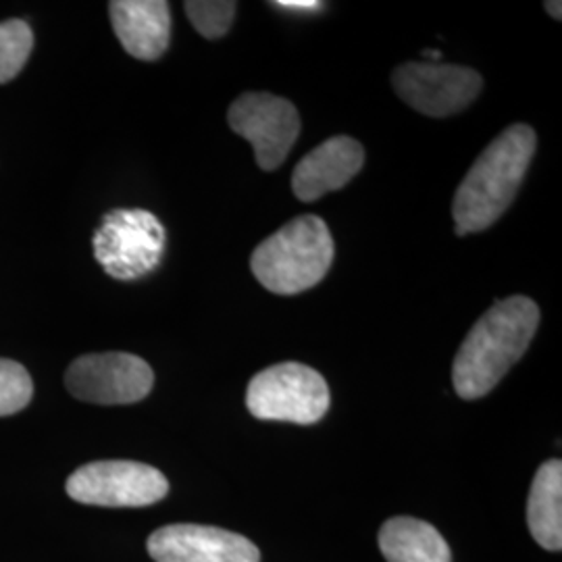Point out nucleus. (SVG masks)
<instances>
[{
    "instance_id": "1",
    "label": "nucleus",
    "mask_w": 562,
    "mask_h": 562,
    "mask_svg": "<svg viewBox=\"0 0 562 562\" xmlns=\"http://www.w3.org/2000/svg\"><path fill=\"white\" fill-rule=\"evenodd\" d=\"M540 325V308L527 296L496 302L462 341L454 364V392L464 401L490 394L521 361Z\"/></svg>"
},
{
    "instance_id": "2",
    "label": "nucleus",
    "mask_w": 562,
    "mask_h": 562,
    "mask_svg": "<svg viewBox=\"0 0 562 562\" xmlns=\"http://www.w3.org/2000/svg\"><path fill=\"white\" fill-rule=\"evenodd\" d=\"M536 146V132L525 123H515L483 150L452 202L459 236L483 232L503 217L521 188Z\"/></svg>"
},
{
    "instance_id": "3",
    "label": "nucleus",
    "mask_w": 562,
    "mask_h": 562,
    "mask_svg": "<svg viewBox=\"0 0 562 562\" xmlns=\"http://www.w3.org/2000/svg\"><path fill=\"white\" fill-rule=\"evenodd\" d=\"M334 252V238L322 217L302 215L255 248L250 269L269 292L294 296L323 281Z\"/></svg>"
},
{
    "instance_id": "4",
    "label": "nucleus",
    "mask_w": 562,
    "mask_h": 562,
    "mask_svg": "<svg viewBox=\"0 0 562 562\" xmlns=\"http://www.w3.org/2000/svg\"><path fill=\"white\" fill-rule=\"evenodd\" d=\"M329 387L322 373L302 362H280L257 373L246 390L255 419L313 425L329 408Z\"/></svg>"
},
{
    "instance_id": "5",
    "label": "nucleus",
    "mask_w": 562,
    "mask_h": 562,
    "mask_svg": "<svg viewBox=\"0 0 562 562\" xmlns=\"http://www.w3.org/2000/svg\"><path fill=\"white\" fill-rule=\"evenodd\" d=\"M165 227L142 209H117L104 215L94 234V257L113 280H140L153 273L165 252Z\"/></svg>"
},
{
    "instance_id": "6",
    "label": "nucleus",
    "mask_w": 562,
    "mask_h": 562,
    "mask_svg": "<svg viewBox=\"0 0 562 562\" xmlns=\"http://www.w3.org/2000/svg\"><path fill=\"white\" fill-rule=\"evenodd\" d=\"M76 503L104 508H142L162 501L169 482L159 469L136 461L88 462L65 483Z\"/></svg>"
},
{
    "instance_id": "7",
    "label": "nucleus",
    "mask_w": 562,
    "mask_h": 562,
    "mask_svg": "<svg viewBox=\"0 0 562 562\" xmlns=\"http://www.w3.org/2000/svg\"><path fill=\"white\" fill-rule=\"evenodd\" d=\"M229 127L250 142L262 171H276L301 134L296 106L269 92H246L229 106Z\"/></svg>"
},
{
    "instance_id": "8",
    "label": "nucleus",
    "mask_w": 562,
    "mask_h": 562,
    "mask_svg": "<svg viewBox=\"0 0 562 562\" xmlns=\"http://www.w3.org/2000/svg\"><path fill=\"white\" fill-rule=\"evenodd\" d=\"M396 94L427 117L464 111L482 92V76L469 67L440 63H404L392 74Z\"/></svg>"
},
{
    "instance_id": "9",
    "label": "nucleus",
    "mask_w": 562,
    "mask_h": 562,
    "mask_svg": "<svg viewBox=\"0 0 562 562\" xmlns=\"http://www.w3.org/2000/svg\"><path fill=\"white\" fill-rule=\"evenodd\" d=\"M65 385L78 401L134 404L150 394L155 373L140 357L125 352L86 355L69 364Z\"/></svg>"
},
{
    "instance_id": "10",
    "label": "nucleus",
    "mask_w": 562,
    "mask_h": 562,
    "mask_svg": "<svg viewBox=\"0 0 562 562\" xmlns=\"http://www.w3.org/2000/svg\"><path fill=\"white\" fill-rule=\"evenodd\" d=\"M155 562H261V552L248 538L222 527L176 522L148 538Z\"/></svg>"
},
{
    "instance_id": "11",
    "label": "nucleus",
    "mask_w": 562,
    "mask_h": 562,
    "mask_svg": "<svg viewBox=\"0 0 562 562\" xmlns=\"http://www.w3.org/2000/svg\"><path fill=\"white\" fill-rule=\"evenodd\" d=\"M364 150L348 136L323 142L302 159L292 173V190L302 202H313L340 190L361 171Z\"/></svg>"
},
{
    "instance_id": "12",
    "label": "nucleus",
    "mask_w": 562,
    "mask_h": 562,
    "mask_svg": "<svg viewBox=\"0 0 562 562\" xmlns=\"http://www.w3.org/2000/svg\"><path fill=\"white\" fill-rule=\"evenodd\" d=\"M111 23L121 46L136 59H161L171 41V11L162 0H113Z\"/></svg>"
},
{
    "instance_id": "13",
    "label": "nucleus",
    "mask_w": 562,
    "mask_h": 562,
    "mask_svg": "<svg viewBox=\"0 0 562 562\" xmlns=\"http://www.w3.org/2000/svg\"><path fill=\"white\" fill-rule=\"evenodd\" d=\"M527 525L533 540L550 552L562 548V462H543L527 501Z\"/></svg>"
},
{
    "instance_id": "14",
    "label": "nucleus",
    "mask_w": 562,
    "mask_h": 562,
    "mask_svg": "<svg viewBox=\"0 0 562 562\" xmlns=\"http://www.w3.org/2000/svg\"><path fill=\"white\" fill-rule=\"evenodd\" d=\"M380 548L387 562H452L450 546L429 522L394 517L380 529Z\"/></svg>"
},
{
    "instance_id": "15",
    "label": "nucleus",
    "mask_w": 562,
    "mask_h": 562,
    "mask_svg": "<svg viewBox=\"0 0 562 562\" xmlns=\"http://www.w3.org/2000/svg\"><path fill=\"white\" fill-rule=\"evenodd\" d=\"M34 34L25 21L0 23V83L13 80L30 59Z\"/></svg>"
},
{
    "instance_id": "16",
    "label": "nucleus",
    "mask_w": 562,
    "mask_h": 562,
    "mask_svg": "<svg viewBox=\"0 0 562 562\" xmlns=\"http://www.w3.org/2000/svg\"><path fill=\"white\" fill-rule=\"evenodd\" d=\"M183 9L201 36L217 41L229 32L238 4L232 0H190Z\"/></svg>"
},
{
    "instance_id": "17",
    "label": "nucleus",
    "mask_w": 562,
    "mask_h": 562,
    "mask_svg": "<svg viewBox=\"0 0 562 562\" xmlns=\"http://www.w3.org/2000/svg\"><path fill=\"white\" fill-rule=\"evenodd\" d=\"M34 396V383L20 362L0 359V417L23 411Z\"/></svg>"
},
{
    "instance_id": "18",
    "label": "nucleus",
    "mask_w": 562,
    "mask_h": 562,
    "mask_svg": "<svg viewBox=\"0 0 562 562\" xmlns=\"http://www.w3.org/2000/svg\"><path fill=\"white\" fill-rule=\"evenodd\" d=\"M273 7L283 9V11H296V13H317L323 9V2H317V0H276Z\"/></svg>"
},
{
    "instance_id": "19",
    "label": "nucleus",
    "mask_w": 562,
    "mask_h": 562,
    "mask_svg": "<svg viewBox=\"0 0 562 562\" xmlns=\"http://www.w3.org/2000/svg\"><path fill=\"white\" fill-rule=\"evenodd\" d=\"M543 7H546V11H548L552 18H557L559 21L562 20L561 2H546Z\"/></svg>"
},
{
    "instance_id": "20",
    "label": "nucleus",
    "mask_w": 562,
    "mask_h": 562,
    "mask_svg": "<svg viewBox=\"0 0 562 562\" xmlns=\"http://www.w3.org/2000/svg\"><path fill=\"white\" fill-rule=\"evenodd\" d=\"M423 55H425V57H431V59H440V57H442L440 50H425Z\"/></svg>"
}]
</instances>
